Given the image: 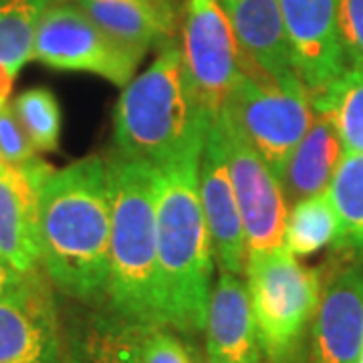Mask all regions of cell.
Masks as SVG:
<instances>
[{"label": "cell", "instance_id": "obj_33", "mask_svg": "<svg viewBox=\"0 0 363 363\" xmlns=\"http://www.w3.org/2000/svg\"><path fill=\"white\" fill-rule=\"evenodd\" d=\"M362 363H363V355H362Z\"/></svg>", "mask_w": 363, "mask_h": 363}, {"label": "cell", "instance_id": "obj_17", "mask_svg": "<svg viewBox=\"0 0 363 363\" xmlns=\"http://www.w3.org/2000/svg\"><path fill=\"white\" fill-rule=\"evenodd\" d=\"M95 25L125 51L143 59L154 47L174 43L178 28V4L150 0H73Z\"/></svg>", "mask_w": 363, "mask_h": 363}, {"label": "cell", "instance_id": "obj_5", "mask_svg": "<svg viewBox=\"0 0 363 363\" xmlns=\"http://www.w3.org/2000/svg\"><path fill=\"white\" fill-rule=\"evenodd\" d=\"M245 272L260 351L269 363H289L315 319L321 274L285 247L248 252Z\"/></svg>", "mask_w": 363, "mask_h": 363}, {"label": "cell", "instance_id": "obj_7", "mask_svg": "<svg viewBox=\"0 0 363 363\" xmlns=\"http://www.w3.org/2000/svg\"><path fill=\"white\" fill-rule=\"evenodd\" d=\"M33 59L65 71H87L119 87L130 83L142 59L109 39L73 0H52L43 14Z\"/></svg>", "mask_w": 363, "mask_h": 363}, {"label": "cell", "instance_id": "obj_4", "mask_svg": "<svg viewBox=\"0 0 363 363\" xmlns=\"http://www.w3.org/2000/svg\"><path fill=\"white\" fill-rule=\"evenodd\" d=\"M210 117L196 99L182 47H164L125 85L116 107V152L156 168L204 145Z\"/></svg>", "mask_w": 363, "mask_h": 363}, {"label": "cell", "instance_id": "obj_8", "mask_svg": "<svg viewBox=\"0 0 363 363\" xmlns=\"http://www.w3.org/2000/svg\"><path fill=\"white\" fill-rule=\"evenodd\" d=\"M182 55L200 107L210 119L220 117L240 71V49L220 0L190 2Z\"/></svg>", "mask_w": 363, "mask_h": 363}, {"label": "cell", "instance_id": "obj_21", "mask_svg": "<svg viewBox=\"0 0 363 363\" xmlns=\"http://www.w3.org/2000/svg\"><path fill=\"white\" fill-rule=\"evenodd\" d=\"M311 105L333 121L345 152L363 154V69L347 67L323 91L313 93Z\"/></svg>", "mask_w": 363, "mask_h": 363}, {"label": "cell", "instance_id": "obj_31", "mask_svg": "<svg viewBox=\"0 0 363 363\" xmlns=\"http://www.w3.org/2000/svg\"><path fill=\"white\" fill-rule=\"evenodd\" d=\"M192 4H204V2H208V0H190Z\"/></svg>", "mask_w": 363, "mask_h": 363}, {"label": "cell", "instance_id": "obj_32", "mask_svg": "<svg viewBox=\"0 0 363 363\" xmlns=\"http://www.w3.org/2000/svg\"><path fill=\"white\" fill-rule=\"evenodd\" d=\"M4 166H6V164H4V162H2V160H0V172H2V169H4Z\"/></svg>", "mask_w": 363, "mask_h": 363}, {"label": "cell", "instance_id": "obj_10", "mask_svg": "<svg viewBox=\"0 0 363 363\" xmlns=\"http://www.w3.org/2000/svg\"><path fill=\"white\" fill-rule=\"evenodd\" d=\"M224 150L240 208L248 252L285 247L286 200L281 180L272 174L252 145L220 116Z\"/></svg>", "mask_w": 363, "mask_h": 363}, {"label": "cell", "instance_id": "obj_16", "mask_svg": "<svg viewBox=\"0 0 363 363\" xmlns=\"http://www.w3.org/2000/svg\"><path fill=\"white\" fill-rule=\"evenodd\" d=\"M240 52L281 83L298 77L279 0H220Z\"/></svg>", "mask_w": 363, "mask_h": 363}, {"label": "cell", "instance_id": "obj_24", "mask_svg": "<svg viewBox=\"0 0 363 363\" xmlns=\"http://www.w3.org/2000/svg\"><path fill=\"white\" fill-rule=\"evenodd\" d=\"M14 111L39 152H55L61 138V107L45 87L28 89L14 99Z\"/></svg>", "mask_w": 363, "mask_h": 363}, {"label": "cell", "instance_id": "obj_13", "mask_svg": "<svg viewBox=\"0 0 363 363\" xmlns=\"http://www.w3.org/2000/svg\"><path fill=\"white\" fill-rule=\"evenodd\" d=\"M298 77L309 95L347 69L339 35V0H279Z\"/></svg>", "mask_w": 363, "mask_h": 363}, {"label": "cell", "instance_id": "obj_22", "mask_svg": "<svg viewBox=\"0 0 363 363\" xmlns=\"http://www.w3.org/2000/svg\"><path fill=\"white\" fill-rule=\"evenodd\" d=\"M52 0H0V65L14 77L33 59L43 14Z\"/></svg>", "mask_w": 363, "mask_h": 363}, {"label": "cell", "instance_id": "obj_1", "mask_svg": "<svg viewBox=\"0 0 363 363\" xmlns=\"http://www.w3.org/2000/svg\"><path fill=\"white\" fill-rule=\"evenodd\" d=\"M40 267L67 297L107 301L111 202L105 160L87 156L55 169L40 190Z\"/></svg>", "mask_w": 363, "mask_h": 363}, {"label": "cell", "instance_id": "obj_30", "mask_svg": "<svg viewBox=\"0 0 363 363\" xmlns=\"http://www.w3.org/2000/svg\"><path fill=\"white\" fill-rule=\"evenodd\" d=\"M150 2H156V4H176L174 0H150Z\"/></svg>", "mask_w": 363, "mask_h": 363}, {"label": "cell", "instance_id": "obj_9", "mask_svg": "<svg viewBox=\"0 0 363 363\" xmlns=\"http://www.w3.org/2000/svg\"><path fill=\"white\" fill-rule=\"evenodd\" d=\"M52 285L43 269L0 298V363H65Z\"/></svg>", "mask_w": 363, "mask_h": 363}, {"label": "cell", "instance_id": "obj_14", "mask_svg": "<svg viewBox=\"0 0 363 363\" xmlns=\"http://www.w3.org/2000/svg\"><path fill=\"white\" fill-rule=\"evenodd\" d=\"M52 172L40 157L21 166H4L0 172V257L25 274L43 269L40 190Z\"/></svg>", "mask_w": 363, "mask_h": 363}, {"label": "cell", "instance_id": "obj_18", "mask_svg": "<svg viewBox=\"0 0 363 363\" xmlns=\"http://www.w3.org/2000/svg\"><path fill=\"white\" fill-rule=\"evenodd\" d=\"M343 154L345 150L333 121L321 111H313L311 128L279 176L286 202L297 204L305 198L327 192Z\"/></svg>", "mask_w": 363, "mask_h": 363}, {"label": "cell", "instance_id": "obj_2", "mask_svg": "<svg viewBox=\"0 0 363 363\" xmlns=\"http://www.w3.org/2000/svg\"><path fill=\"white\" fill-rule=\"evenodd\" d=\"M202 147L157 168V264L164 325L196 335L206 327L214 250L200 198Z\"/></svg>", "mask_w": 363, "mask_h": 363}, {"label": "cell", "instance_id": "obj_20", "mask_svg": "<svg viewBox=\"0 0 363 363\" xmlns=\"http://www.w3.org/2000/svg\"><path fill=\"white\" fill-rule=\"evenodd\" d=\"M327 196L337 216V236L331 250L363 257V154H343Z\"/></svg>", "mask_w": 363, "mask_h": 363}, {"label": "cell", "instance_id": "obj_25", "mask_svg": "<svg viewBox=\"0 0 363 363\" xmlns=\"http://www.w3.org/2000/svg\"><path fill=\"white\" fill-rule=\"evenodd\" d=\"M138 337L142 363H194L186 343L166 325H140Z\"/></svg>", "mask_w": 363, "mask_h": 363}, {"label": "cell", "instance_id": "obj_12", "mask_svg": "<svg viewBox=\"0 0 363 363\" xmlns=\"http://www.w3.org/2000/svg\"><path fill=\"white\" fill-rule=\"evenodd\" d=\"M200 198L214 260L220 271L240 277V272L247 271L248 247L224 150L220 117L210 119L204 135L200 156Z\"/></svg>", "mask_w": 363, "mask_h": 363}, {"label": "cell", "instance_id": "obj_11", "mask_svg": "<svg viewBox=\"0 0 363 363\" xmlns=\"http://www.w3.org/2000/svg\"><path fill=\"white\" fill-rule=\"evenodd\" d=\"M321 283L313 319V363H362L363 257L339 252Z\"/></svg>", "mask_w": 363, "mask_h": 363}, {"label": "cell", "instance_id": "obj_27", "mask_svg": "<svg viewBox=\"0 0 363 363\" xmlns=\"http://www.w3.org/2000/svg\"><path fill=\"white\" fill-rule=\"evenodd\" d=\"M339 35L347 67L363 69V0H339Z\"/></svg>", "mask_w": 363, "mask_h": 363}, {"label": "cell", "instance_id": "obj_28", "mask_svg": "<svg viewBox=\"0 0 363 363\" xmlns=\"http://www.w3.org/2000/svg\"><path fill=\"white\" fill-rule=\"evenodd\" d=\"M26 274L25 272L16 271L13 264H9L6 260L0 257V298L6 297L9 293H13L16 286H21V283L25 281Z\"/></svg>", "mask_w": 363, "mask_h": 363}, {"label": "cell", "instance_id": "obj_23", "mask_svg": "<svg viewBox=\"0 0 363 363\" xmlns=\"http://www.w3.org/2000/svg\"><path fill=\"white\" fill-rule=\"evenodd\" d=\"M337 236V216L327 192L293 204L286 214L285 248L295 257H309L331 247Z\"/></svg>", "mask_w": 363, "mask_h": 363}, {"label": "cell", "instance_id": "obj_29", "mask_svg": "<svg viewBox=\"0 0 363 363\" xmlns=\"http://www.w3.org/2000/svg\"><path fill=\"white\" fill-rule=\"evenodd\" d=\"M13 81L14 75L6 69V67L0 65V105L6 104V97H9V93L13 89Z\"/></svg>", "mask_w": 363, "mask_h": 363}, {"label": "cell", "instance_id": "obj_15", "mask_svg": "<svg viewBox=\"0 0 363 363\" xmlns=\"http://www.w3.org/2000/svg\"><path fill=\"white\" fill-rule=\"evenodd\" d=\"M204 331L210 363H262L247 283L238 274L220 271L212 286Z\"/></svg>", "mask_w": 363, "mask_h": 363}, {"label": "cell", "instance_id": "obj_6", "mask_svg": "<svg viewBox=\"0 0 363 363\" xmlns=\"http://www.w3.org/2000/svg\"><path fill=\"white\" fill-rule=\"evenodd\" d=\"M279 178L313 123L303 81L281 83L240 52V71L222 111Z\"/></svg>", "mask_w": 363, "mask_h": 363}, {"label": "cell", "instance_id": "obj_19", "mask_svg": "<svg viewBox=\"0 0 363 363\" xmlns=\"http://www.w3.org/2000/svg\"><path fill=\"white\" fill-rule=\"evenodd\" d=\"M140 325L116 315H95L69 339V363H142Z\"/></svg>", "mask_w": 363, "mask_h": 363}, {"label": "cell", "instance_id": "obj_26", "mask_svg": "<svg viewBox=\"0 0 363 363\" xmlns=\"http://www.w3.org/2000/svg\"><path fill=\"white\" fill-rule=\"evenodd\" d=\"M37 147L30 142L13 104L0 105V160L6 166H21L37 156Z\"/></svg>", "mask_w": 363, "mask_h": 363}, {"label": "cell", "instance_id": "obj_3", "mask_svg": "<svg viewBox=\"0 0 363 363\" xmlns=\"http://www.w3.org/2000/svg\"><path fill=\"white\" fill-rule=\"evenodd\" d=\"M111 202L109 311L138 325H164L157 264V168L113 150L105 157Z\"/></svg>", "mask_w": 363, "mask_h": 363}]
</instances>
